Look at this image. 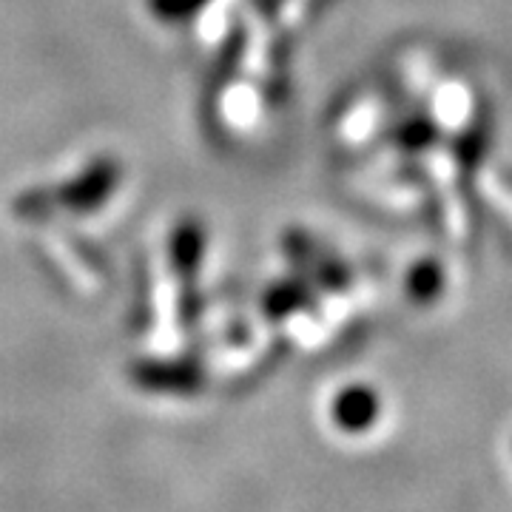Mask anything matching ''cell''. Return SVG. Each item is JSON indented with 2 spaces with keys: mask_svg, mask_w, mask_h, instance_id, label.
Here are the masks:
<instances>
[{
  "mask_svg": "<svg viewBox=\"0 0 512 512\" xmlns=\"http://www.w3.org/2000/svg\"><path fill=\"white\" fill-rule=\"evenodd\" d=\"M444 288V271H441L439 262L433 259H424L419 265H413V271L407 276V291L413 299L419 302H430L436 299Z\"/></svg>",
  "mask_w": 512,
  "mask_h": 512,
  "instance_id": "3957f363",
  "label": "cell"
},
{
  "mask_svg": "<svg viewBox=\"0 0 512 512\" xmlns=\"http://www.w3.org/2000/svg\"><path fill=\"white\" fill-rule=\"evenodd\" d=\"M436 140V126L430 120H407L404 126H399L396 131V143L402 148H410V151H421Z\"/></svg>",
  "mask_w": 512,
  "mask_h": 512,
  "instance_id": "277c9868",
  "label": "cell"
},
{
  "mask_svg": "<svg viewBox=\"0 0 512 512\" xmlns=\"http://www.w3.org/2000/svg\"><path fill=\"white\" fill-rule=\"evenodd\" d=\"M134 382L151 393H177L188 396L202 387V373L194 365L180 362H143L131 370Z\"/></svg>",
  "mask_w": 512,
  "mask_h": 512,
  "instance_id": "6da1fadb",
  "label": "cell"
},
{
  "mask_svg": "<svg viewBox=\"0 0 512 512\" xmlns=\"http://www.w3.org/2000/svg\"><path fill=\"white\" fill-rule=\"evenodd\" d=\"M487 143H490V131L484 126H473L467 128V134L458 140V154H461V160L470 165L481 163V157H484V151H487Z\"/></svg>",
  "mask_w": 512,
  "mask_h": 512,
  "instance_id": "5b68a950",
  "label": "cell"
},
{
  "mask_svg": "<svg viewBox=\"0 0 512 512\" xmlns=\"http://www.w3.org/2000/svg\"><path fill=\"white\" fill-rule=\"evenodd\" d=\"M376 410H379V402H376L373 390H367V387H350L333 399V419L345 430L367 427L376 419Z\"/></svg>",
  "mask_w": 512,
  "mask_h": 512,
  "instance_id": "7a4b0ae2",
  "label": "cell"
}]
</instances>
